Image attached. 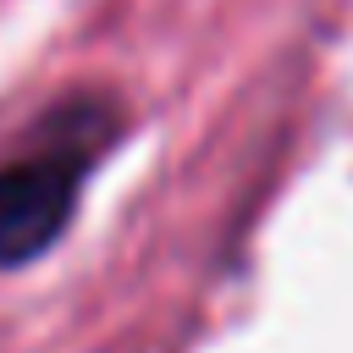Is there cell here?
I'll list each match as a JSON object with an SVG mask.
<instances>
[{
	"instance_id": "1",
	"label": "cell",
	"mask_w": 353,
	"mask_h": 353,
	"mask_svg": "<svg viewBox=\"0 0 353 353\" xmlns=\"http://www.w3.org/2000/svg\"><path fill=\"white\" fill-rule=\"evenodd\" d=\"M88 160V143L61 138L28 160L0 165V265H28L66 232Z\"/></svg>"
}]
</instances>
